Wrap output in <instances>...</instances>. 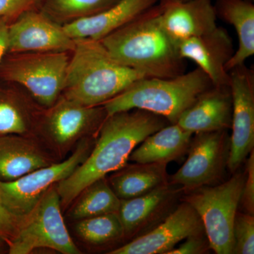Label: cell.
I'll return each mask as SVG.
<instances>
[{"mask_svg": "<svg viewBox=\"0 0 254 254\" xmlns=\"http://www.w3.org/2000/svg\"><path fill=\"white\" fill-rule=\"evenodd\" d=\"M163 117L134 109L107 117L88 158L71 175L57 184L62 206L66 208L96 180L127 165L137 145L166 126Z\"/></svg>", "mask_w": 254, "mask_h": 254, "instance_id": "obj_1", "label": "cell"}, {"mask_svg": "<svg viewBox=\"0 0 254 254\" xmlns=\"http://www.w3.org/2000/svg\"><path fill=\"white\" fill-rule=\"evenodd\" d=\"M160 1L130 22L100 40L119 63L145 77L173 78L185 73V62L178 42L170 36L161 20Z\"/></svg>", "mask_w": 254, "mask_h": 254, "instance_id": "obj_2", "label": "cell"}, {"mask_svg": "<svg viewBox=\"0 0 254 254\" xmlns=\"http://www.w3.org/2000/svg\"><path fill=\"white\" fill-rule=\"evenodd\" d=\"M63 95L87 106H99L145 77L119 63L100 41L75 40Z\"/></svg>", "mask_w": 254, "mask_h": 254, "instance_id": "obj_3", "label": "cell"}, {"mask_svg": "<svg viewBox=\"0 0 254 254\" xmlns=\"http://www.w3.org/2000/svg\"><path fill=\"white\" fill-rule=\"evenodd\" d=\"M213 86L200 68L173 78H143L103 105L108 116L138 109L177 124L182 113L203 92Z\"/></svg>", "mask_w": 254, "mask_h": 254, "instance_id": "obj_4", "label": "cell"}, {"mask_svg": "<svg viewBox=\"0 0 254 254\" xmlns=\"http://www.w3.org/2000/svg\"><path fill=\"white\" fill-rule=\"evenodd\" d=\"M69 54L66 52L7 53L0 62V78L21 86L38 106L48 109L64 90Z\"/></svg>", "mask_w": 254, "mask_h": 254, "instance_id": "obj_5", "label": "cell"}, {"mask_svg": "<svg viewBox=\"0 0 254 254\" xmlns=\"http://www.w3.org/2000/svg\"><path fill=\"white\" fill-rule=\"evenodd\" d=\"M6 245L10 254H28L38 248L63 254H81L64 221L57 184L27 214L18 218L14 235Z\"/></svg>", "mask_w": 254, "mask_h": 254, "instance_id": "obj_6", "label": "cell"}, {"mask_svg": "<svg viewBox=\"0 0 254 254\" xmlns=\"http://www.w3.org/2000/svg\"><path fill=\"white\" fill-rule=\"evenodd\" d=\"M245 174L237 173L217 186L190 190L185 197L199 215L210 250L218 254L233 252V225L240 203Z\"/></svg>", "mask_w": 254, "mask_h": 254, "instance_id": "obj_7", "label": "cell"}, {"mask_svg": "<svg viewBox=\"0 0 254 254\" xmlns=\"http://www.w3.org/2000/svg\"><path fill=\"white\" fill-rule=\"evenodd\" d=\"M89 137L78 142L72 154L64 161L53 163L11 182H0V199L16 218L27 214L42 195L53 185L69 176L93 149Z\"/></svg>", "mask_w": 254, "mask_h": 254, "instance_id": "obj_8", "label": "cell"}, {"mask_svg": "<svg viewBox=\"0 0 254 254\" xmlns=\"http://www.w3.org/2000/svg\"><path fill=\"white\" fill-rule=\"evenodd\" d=\"M107 117L103 105L87 106L62 95L53 106L42 113L37 129L53 148L64 153L98 132Z\"/></svg>", "mask_w": 254, "mask_h": 254, "instance_id": "obj_9", "label": "cell"}, {"mask_svg": "<svg viewBox=\"0 0 254 254\" xmlns=\"http://www.w3.org/2000/svg\"><path fill=\"white\" fill-rule=\"evenodd\" d=\"M226 131L195 133L190 141L186 161L169 177V183L190 191L218 182L227 165L230 147Z\"/></svg>", "mask_w": 254, "mask_h": 254, "instance_id": "obj_10", "label": "cell"}, {"mask_svg": "<svg viewBox=\"0 0 254 254\" xmlns=\"http://www.w3.org/2000/svg\"><path fill=\"white\" fill-rule=\"evenodd\" d=\"M229 73L232 133L227 165L235 173L254 150V73L245 64L232 68Z\"/></svg>", "mask_w": 254, "mask_h": 254, "instance_id": "obj_11", "label": "cell"}, {"mask_svg": "<svg viewBox=\"0 0 254 254\" xmlns=\"http://www.w3.org/2000/svg\"><path fill=\"white\" fill-rule=\"evenodd\" d=\"M76 41L63 25L40 9L30 10L9 23L8 53L66 52L71 53Z\"/></svg>", "mask_w": 254, "mask_h": 254, "instance_id": "obj_12", "label": "cell"}, {"mask_svg": "<svg viewBox=\"0 0 254 254\" xmlns=\"http://www.w3.org/2000/svg\"><path fill=\"white\" fill-rule=\"evenodd\" d=\"M203 232L199 215L184 201L154 229L108 254H167L187 237Z\"/></svg>", "mask_w": 254, "mask_h": 254, "instance_id": "obj_13", "label": "cell"}, {"mask_svg": "<svg viewBox=\"0 0 254 254\" xmlns=\"http://www.w3.org/2000/svg\"><path fill=\"white\" fill-rule=\"evenodd\" d=\"M182 59L194 62L210 78L214 86H229L230 73L226 64L234 55L233 43L225 28L178 42Z\"/></svg>", "mask_w": 254, "mask_h": 254, "instance_id": "obj_14", "label": "cell"}, {"mask_svg": "<svg viewBox=\"0 0 254 254\" xmlns=\"http://www.w3.org/2000/svg\"><path fill=\"white\" fill-rule=\"evenodd\" d=\"M163 26L175 41L210 33L218 27L212 0H159Z\"/></svg>", "mask_w": 254, "mask_h": 254, "instance_id": "obj_15", "label": "cell"}, {"mask_svg": "<svg viewBox=\"0 0 254 254\" xmlns=\"http://www.w3.org/2000/svg\"><path fill=\"white\" fill-rule=\"evenodd\" d=\"M232 98L229 86H212L201 93L179 118L177 123L190 133L231 128Z\"/></svg>", "mask_w": 254, "mask_h": 254, "instance_id": "obj_16", "label": "cell"}, {"mask_svg": "<svg viewBox=\"0 0 254 254\" xmlns=\"http://www.w3.org/2000/svg\"><path fill=\"white\" fill-rule=\"evenodd\" d=\"M159 0H120L98 14L63 25L66 33L74 40L100 41L149 9Z\"/></svg>", "mask_w": 254, "mask_h": 254, "instance_id": "obj_17", "label": "cell"}, {"mask_svg": "<svg viewBox=\"0 0 254 254\" xmlns=\"http://www.w3.org/2000/svg\"><path fill=\"white\" fill-rule=\"evenodd\" d=\"M52 161L30 136H0V182H11Z\"/></svg>", "mask_w": 254, "mask_h": 254, "instance_id": "obj_18", "label": "cell"}, {"mask_svg": "<svg viewBox=\"0 0 254 254\" xmlns=\"http://www.w3.org/2000/svg\"><path fill=\"white\" fill-rule=\"evenodd\" d=\"M192 135L178 124H171L147 137L132 151L128 160L138 164H168L186 153Z\"/></svg>", "mask_w": 254, "mask_h": 254, "instance_id": "obj_19", "label": "cell"}, {"mask_svg": "<svg viewBox=\"0 0 254 254\" xmlns=\"http://www.w3.org/2000/svg\"><path fill=\"white\" fill-rule=\"evenodd\" d=\"M38 107L18 88L0 84V136H30L38 128L41 118Z\"/></svg>", "mask_w": 254, "mask_h": 254, "instance_id": "obj_20", "label": "cell"}, {"mask_svg": "<svg viewBox=\"0 0 254 254\" xmlns=\"http://www.w3.org/2000/svg\"><path fill=\"white\" fill-rule=\"evenodd\" d=\"M217 17L235 28L238 36V49L226 64V70L245 64L254 54V5L247 0H215Z\"/></svg>", "mask_w": 254, "mask_h": 254, "instance_id": "obj_21", "label": "cell"}, {"mask_svg": "<svg viewBox=\"0 0 254 254\" xmlns=\"http://www.w3.org/2000/svg\"><path fill=\"white\" fill-rule=\"evenodd\" d=\"M176 185L168 183L129 199L121 200L118 215L125 235H131L148 225L179 193Z\"/></svg>", "mask_w": 254, "mask_h": 254, "instance_id": "obj_22", "label": "cell"}, {"mask_svg": "<svg viewBox=\"0 0 254 254\" xmlns=\"http://www.w3.org/2000/svg\"><path fill=\"white\" fill-rule=\"evenodd\" d=\"M167 163L138 164L117 170L108 180L120 200L140 196L168 183Z\"/></svg>", "mask_w": 254, "mask_h": 254, "instance_id": "obj_23", "label": "cell"}, {"mask_svg": "<svg viewBox=\"0 0 254 254\" xmlns=\"http://www.w3.org/2000/svg\"><path fill=\"white\" fill-rule=\"evenodd\" d=\"M74 200L68 215L75 220L118 213L121 202L105 177L88 185Z\"/></svg>", "mask_w": 254, "mask_h": 254, "instance_id": "obj_24", "label": "cell"}, {"mask_svg": "<svg viewBox=\"0 0 254 254\" xmlns=\"http://www.w3.org/2000/svg\"><path fill=\"white\" fill-rule=\"evenodd\" d=\"M120 0H43L40 9L61 25L109 9Z\"/></svg>", "mask_w": 254, "mask_h": 254, "instance_id": "obj_25", "label": "cell"}, {"mask_svg": "<svg viewBox=\"0 0 254 254\" xmlns=\"http://www.w3.org/2000/svg\"><path fill=\"white\" fill-rule=\"evenodd\" d=\"M75 232L86 243L102 245L125 236L118 213L104 214L76 220Z\"/></svg>", "mask_w": 254, "mask_h": 254, "instance_id": "obj_26", "label": "cell"}, {"mask_svg": "<svg viewBox=\"0 0 254 254\" xmlns=\"http://www.w3.org/2000/svg\"><path fill=\"white\" fill-rule=\"evenodd\" d=\"M232 254H254V215L237 212L233 225Z\"/></svg>", "mask_w": 254, "mask_h": 254, "instance_id": "obj_27", "label": "cell"}, {"mask_svg": "<svg viewBox=\"0 0 254 254\" xmlns=\"http://www.w3.org/2000/svg\"><path fill=\"white\" fill-rule=\"evenodd\" d=\"M43 0H0V18L10 23L30 10L40 9Z\"/></svg>", "mask_w": 254, "mask_h": 254, "instance_id": "obj_28", "label": "cell"}, {"mask_svg": "<svg viewBox=\"0 0 254 254\" xmlns=\"http://www.w3.org/2000/svg\"><path fill=\"white\" fill-rule=\"evenodd\" d=\"M247 160V173L242 190L240 203L245 208L246 213H254V150L251 152Z\"/></svg>", "mask_w": 254, "mask_h": 254, "instance_id": "obj_29", "label": "cell"}, {"mask_svg": "<svg viewBox=\"0 0 254 254\" xmlns=\"http://www.w3.org/2000/svg\"><path fill=\"white\" fill-rule=\"evenodd\" d=\"M179 247H175L167 254H199L205 253L210 249L205 232L191 235L185 239Z\"/></svg>", "mask_w": 254, "mask_h": 254, "instance_id": "obj_30", "label": "cell"}, {"mask_svg": "<svg viewBox=\"0 0 254 254\" xmlns=\"http://www.w3.org/2000/svg\"><path fill=\"white\" fill-rule=\"evenodd\" d=\"M18 218L10 213L0 199V246L7 244L14 235Z\"/></svg>", "mask_w": 254, "mask_h": 254, "instance_id": "obj_31", "label": "cell"}, {"mask_svg": "<svg viewBox=\"0 0 254 254\" xmlns=\"http://www.w3.org/2000/svg\"><path fill=\"white\" fill-rule=\"evenodd\" d=\"M9 21L0 18V62L8 53V28Z\"/></svg>", "mask_w": 254, "mask_h": 254, "instance_id": "obj_32", "label": "cell"}, {"mask_svg": "<svg viewBox=\"0 0 254 254\" xmlns=\"http://www.w3.org/2000/svg\"><path fill=\"white\" fill-rule=\"evenodd\" d=\"M247 1H254V0H247Z\"/></svg>", "mask_w": 254, "mask_h": 254, "instance_id": "obj_33", "label": "cell"}, {"mask_svg": "<svg viewBox=\"0 0 254 254\" xmlns=\"http://www.w3.org/2000/svg\"><path fill=\"white\" fill-rule=\"evenodd\" d=\"M178 1H187V0H178Z\"/></svg>", "mask_w": 254, "mask_h": 254, "instance_id": "obj_34", "label": "cell"}, {"mask_svg": "<svg viewBox=\"0 0 254 254\" xmlns=\"http://www.w3.org/2000/svg\"><path fill=\"white\" fill-rule=\"evenodd\" d=\"M0 252H1V250H0Z\"/></svg>", "mask_w": 254, "mask_h": 254, "instance_id": "obj_35", "label": "cell"}]
</instances>
